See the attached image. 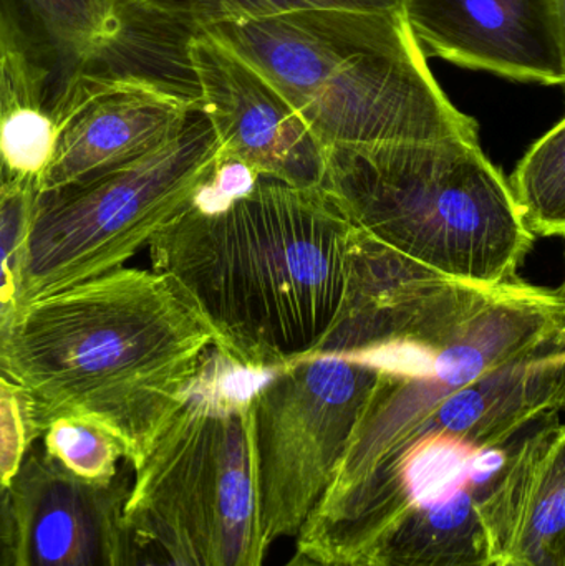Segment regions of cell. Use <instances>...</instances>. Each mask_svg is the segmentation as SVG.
<instances>
[{
    "mask_svg": "<svg viewBox=\"0 0 565 566\" xmlns=\"http://www.w3.org/2000/svg\"><path fill=\"white\" fill-rule=\"evenodd\" d=\"M148 248L153 272L205 319L216 352L265 373L311 359L342 322L360 283L364 234L321 188L219 155Z\"/></svg>",
    "mask_w": 565,
    "mask_h": 566,
    "instance_id": "6da1fadb",
    "label": "cell"
},
{
    "mask_svg": "<svg viewBox=\"0 0 565 566\" xmlns=\"http://www.w3.org/2000/svg\"><path fill=\"white\" fill-rule=\"evenodd\" d=\"M215 335L161 275L119 268L32 300L0 335L42 436L59 416L112 432L135 469L178 409Z\"/></svg>",
    "mask_w": 565,
    "mask_h": 566,
    "instance_id": "7a4b0ae2",
    "label": "cell"
},
{
    "mask_svg": "<svg viewBox=\"0 0 565 566\" xmlns=\"http://www.w3.org/2000/svg\"><path fill=\"white\" fill-rule=\"evenodd\" d=\"M201 33L258 70L325 149L478 138L451 103L401 10H305Z\"/></svg>",
    "mask_w": 565,
    "mask_h": 566,
    "instance_id": "3957f363",
    "label": "cell"
},
{
    "mask_svg": "<svg viewBox=\"0 0 565 566\" xmlns=\"http://www.w3.org/2000/svg\"><path fill=\"white\" fill-rule=\"evenodd\" d=\"M321 189L358 231L457 281H516L533 248L478 138L327 148Z\"/></svg>",
    "mask_w": 565,
    "mask_h": 566,
    "instance_id": "277c9868",
    "label": "cell"
},
{
    "mask_svg": "<svg viewBox=\"0 0 565 566\" xmlns=\"http://www.w3.org/2000/svg\"><path fill=\"white\" fill-rule=\"evenodd\" d=\"M215 349L135 471L122 517L185 566H265L248 396Z\"/></svg>",
    "mask_w": 565,
    "mask_h": 566,
    "instance_id": "5b68a950",
    "label": "cell"
},
{
    "mask_svg": "<svg viewBox=\"0 0 565 566\" xmlns=\"http://www.w3.org/2000/svg\"><path fill=\"white\" fill-rule=\"evenodd\" d=\"M565 343L564 286L513 281L437 336L360 356L378 368L374 396L331 488L325 511L365 481L408 431L454 392L504 366Z\"/></svg>",
    "mask_w": 565,
    "mask_h": 566,
    "instance_id": "8992f818",
    "label": "cell"
},
{
    "mask_svg": "<svg viewBox=\"0 0 565 566\" xmlns=\"http://www.w3.org/2000/svg\"><path fill=\"white\" fill-rule=\"evenodd\" d=\"M219 145L201 109L158 151L85 181L36 191L19 308L123 268L209 178Z\"/></svg>",
    "mask_w": 565,
    "mask_h": 566,
    "instance_id": "52a82bcc",
    "label": "cell"
},
{
    "mask_svg": "<svg viewBox=\"0 0 565 566\" xmlns=\"http://www.w3.org/2000/svg\"><path fill=\"white\" fill-rule=\"evenodd\" d=\"M248 396L252 461L265 544L295 537L324 497L374 396L364 358L302 359Z\"/></svg>",
    "mask_w": 565,
    "mask_h": 566,
    "instance_id": "ba28073f",
    "label": "cell"
},
{
    "mask_svg": "<svg viewBox=\"0 0 565 566\" xmlns=\"http://www.w3.org/2000/svg\"><path fill=\"white\" fill-rule=\"evenodd\" d=\"M510 446L471 452L421 444L391 475V522L357 566H491L481 501Z\"/></svg>",
    "mask_w": 565,
    "mask_h": 566,
    "instance_id": "9c48e42d",
    "label": "cell"
},
{
    "mask_svg": "<svg viewBox=\"0 0 565 566\" xmlns=\"http://www.w3.org/2000/svg\"><path fill=\"white\" fill-rule=\"evenodd\" d=\"M199 109L196 93L136 70L80 73L53 106L56 142L36 191H53L122 168L181 135Z\"/></svg>",
    "mask_w": 565,
    "mask_h": 566,
    "instance_id": "30bf717a",
    "label": "cell"
},
{
    "mask_svg": "<svg viewBox=\"0 0 565 566\" xmlns=\"http://www.w3.org/2000/svg\"><path fill=\"white\" fill-rule=\"evenodd\" d=\"M186 59L221 158L294 188H321L324 146L258 70L208 33L189 40Z\"/></svg>",
    "mask_w": 565,
    "mask_h": 566,
    "instance_id": "8fae6325",
    "label": "cell"
},
{
    "mask_svg": "<svg viewBox=\"0 0 565 566\" xmlns=\"http://www.w3.org/2000/svg\"><path fill=\"white\" fill-rule=\"evenodd\" d=\"M423 52L541 85L565 82V0H405Z\"/></svg>",
    "mask_w": 565,
    "mask_h": 566,
    "instance_id": "7c38bea8",
    "label": "cell"
},
{
    "mask_svg": "<svg viewBox=\"0 0 565 566\" xmlns=\"http://www.w3.org/2000/svg\"><path fill=\"white\" fill-rule=\"evenodd\" d=\"M36 442L7 489L17 566H115L128 482L122 475L108 484L72 478Z\"/></svg>",
    "mask_w": 565,
    "mask_h": 566,
    "instance_id": "4fadbf2b",
    "label": "cell"
},
{
    "mask_svg": "<svg viewBox=\"0 0 565 566\" xmlns=\"http://www.w3.org/2000/svg\"><path fill=\"white\" fill-rule=\"evenodd\" d=\"M481 515L494 562L565 566V429L557 416L511 442Z\"/></svg>",
    "mask_w": 565,
    "mask_h": 566,
    "instance_id": "5bb4252c",
    "label": "cell"
},
{
    "mask_svg": "<svg viewBox=\"0 0 565 566\" xmlns=\"http://www.w3.org/2000/svg\"><path fill=\"white\" fill-rule=\"evenodd\" d=\"M0 33L42 80L49 113L80 73L115 62L123 36L102 0H0Z\"/></svg>",
    "mask_w": 565,
    "mask_h": 566,
    "instance_id": "9a60e30c",
    "label": "cell"
},
{
    "mask_svg": "<svg viewBox=\"0 0 565 566\" xmlns=\"http://www.w3.org/2000/svg\"><path fill=\"white\" fill-rule=\"evenodd\" d=\"M405 0H116L122 25L118 56L129 50H151L175 80L191 72L186 45L209 27L239 20L264 19L305 10H404Z\"/></svg>",
    "mask_w": 565,
    "mask_h": 566,
    "instance_id": "2e32d148",
    "label": "cell"
},
{
    "mask_svg": "<svg viewBox=\"0 0 565 566\" xmlns=\"http://www.w3.org/2000/svg\"><path fill=\"white\" fill-rule=\"evenodd\" d=\"M508 182L527 232L533 238H563L565 119L531 146Z\"/></svg>",
    "mask_w": 565,
    "mask_h": 566,
    "instance_id": "e0dca14e",
    "label": "cell"
},
{
    "mask_svg": "<svg viewBox=\"0 0 565 566\" xmlns=\"http://www.w3.org/2000/svg\"><path fill=\"white\" fill-rule=\"evenodd\" d=\"M39 441L43 454L66 474L93 484L118 478L119 459H126L125 448L112 432L79 416L53 418Z\"/></svg>",
    "mask_w": 565,
    "mask_h": 566,
    "instance_id": "ac0fdd59",
    "label": "cell"
},
{
    "mask_svg": "<svg viewBox=\"0 0 565 566\" xmlns=\"http://www.w3.org/2000/svg\"><path fill=\"white\" fill-rule=\"evenodd\" d=\"M56 125L39 103L15 102L0 116V172L39 182L52 161Z\"/></svg>",
    "mask_w": 565,
    "mask_h": 566,
    "instance_id": "d6986e66",
    "label": "cell"
},
{
    "mask_svg": "<svg viewBox=\"0 0 565 566\" xmlns=\"http://www.w3.org/2000/svg\"><path fill=\"white\" fill-rule=\"evenodd\" d=\"M36 185L10 179L0 188V335L19 310L20 262Z\"/></svg>",
    "mask_w": 565,
    "mask_h": 566,
    "instance_id": "ffe728a7",
    "label": "cell"
},
{
    "mask_svg": "<svg viewBox=\"0 0 565 566\" xmlns=\"http://www.w3.org/2000/svg\"><path fill=\"white\" fill-rule=\"evenodd\" d=\"M39 439L29 396L22 386L0 375V484L9 489L23 458Z\"/></svg>",
    "mask_w": 565,
    "mask_h": 566,
    "instance_id": "44dd1931",
    "label": "cell"
},
{
    "mask_svg": "<svg viewBox=\"0 0 565 566\" xmlns=\"http://www.w3.org/2000/svg\"><path fill=\"white\" fill-rule=\"evenodd\" d=\"M115 566H185L148 532L119 518L115 538Z\"/></svg>",
    "mask_w": 565,
    "mask_h": 566,
    "instance_id": "7402d4cb",
    "label": "cell"
},
{
    "mask_svg": "<svg viewBox=\"0 0 565 566\" xmlns=\"http://www.w3.org/2000/svg\"><path fill=\"white\" fill-rule=\"evenodd\" d=\"M0 566H17L15 528L9 491L0 497Z\"/></svg>",
    "mask_w": 565,
    "mask_h": 566,
    "instance_id": "603a6c76",
    "label": "cell"
},
{
    "mask_svg": "<svg viewBox=\"0 0 565 566\" xmlns=\"http://www.w3.org/2000/svg\"><path fill=\"white\" fill-rule=\"evenodd\" d=\"M282 566H350V565H337L327 564V562L317 560V558L308 557V555L302 554V552L295 551L294 557Z\"/></svg>",
    "mask_w": 565,
    "mask_h": 566,
    "instance_id": "cb8c5ba5",
    "label": "cell"
},
{
    "mask_svg": "<svg viewBox=\"0 0 565 566\" xmlns=\"http://www.w3.org/2000/svg\"><path fill=\"white\" fill-rule=\"evenodd\" d=\"M491 566H521V565L513 564V562H508V560H496Z\"/></svg>",
    "mask_w": 565,
    "mask_h": 566,
    "instance_id": "d4e9b609",
    "label": "cell"
},
{
    "mask_svg": "<svg viewBox=\"0 0 565 566\" xmlns=\"http://www.w3.org/2000/svg\"><path fill=\"white\" fill-rule=\"evenodd\" d=\"M102 2L105 3V6H108L109 9L113 10V6H115L116 0H102Z\"/></svg>",
    "mask_w": 565,
    "mask_h": 566,
    "instance_id": "484cf974",
    "label": "cell"
},
{
    "mask_svg": "<svg viewBox=\"0 0 565 566\" xmlns=\"http://www.w3.org/2000/svg\"><path fill=\"white\" fill-rule=\"evenodd\" d=\"M7 488L6 485L0 484V497H2L3 494H6Z\"/></svg>",
    "mask_w": 565,
    "mask_h": 566,
    "instance_id": "4316f807",
    "label": "cell"
},
{
    "mask_svg": "<svg viewBox=\"0 0 565 566\" xmlns=\"http://www.w3.org/2000/svg\"><path fill=\"white\" fill-rule=\"evenodd\" d=\"M3 182H6V179H3L2 176H0V188H2Z\"/></svg>",
    "mask_w": 565,
    "mask_h": 566,
    "instance_id": "83f0119b",
    "label": "cell"
}]
</instances>
